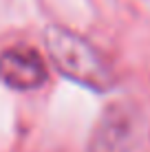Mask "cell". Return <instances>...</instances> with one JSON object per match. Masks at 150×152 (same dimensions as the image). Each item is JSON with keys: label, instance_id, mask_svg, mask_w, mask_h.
Masks as SVG:
<instances>
[{"label": "cell", "instance_id": "cell-2", "mask_svg": "<svg viewBox=\"0 0 150 152\" xmlns=\"http://www.w3.org/2000/svg\"><path fill=\"white\" fill-rule=\"evenodd\" d=\"M146 139V117L132 102H115L100 115L89 152H135Z\"/></svg>", "mask_w": 150, "mask_h": 152}, {"label": "cell", "instance_id": "cell-1", "mask_svg": "<svg viewBox=\"0 0 150 152\" xmlns=\"http://www.w3.org/2000/svg\"><path fill=\"white\" fill-rule=\"evenodd\" d=\"M44 44L53 64L64 77L97 93H104L113 86L115 77L110 66L97 53V49H93L77 33L64 27H49L44 31Z\"/></svg>", "mask_w": 150, "mask_h": 152}, {"label": "cell", "instance_id": "cell-3", "mask_svg": "<svg viewBox=\"0 0 150 152\" xmlns=\"http://www.w3.org/2000/svg\"><path fill=\"white\" fill-rule=\"evenodd\" d=\"M0 80L15 91H33L46 82V66L31 46H13L0 53Z\"/></svg>", "mask_w": 150, "mask_h": 152}]
</instances>
